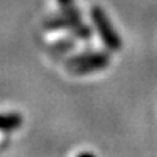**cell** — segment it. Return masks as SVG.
<instances>
[{
	"label": "cell",
	"mask_w": 157,
	"mask_h": 157,
	"mask_svg": "<svg viewBox=\"0 0 157 157\" xmlns=\"http://www.w3.org/2000/svg\"><path fill=\"white\" fill-rule=\"evenodd\" d=\"M67 69L70 73L75 75H82V73H90L93 70H101L108 66V56L102 52L93 53H82L78 56L70 58L66 63Z\"/></svg>",
	"instance_id": "6da1fadb"
},
{
	"label": "cell",
	"mask_w": 157,
	"mask_h": 157,
	"mask_svg": "<svg viewBox=\"0 0 157 157\" xmlns=\"http://www.w3.org/2000/svg\"><path fill=\"white\" fill-rule=\"evenodd\" d=\"M92 20L101 35V40L104 41V44L110 51H119L121 49V40L117 37V34L114 32V29L111 28L108 18L105 17L102 8L99 6H93L92 8Z\"/></svg>",
	"instance_id": "7a4b0ae2"
},
{
	"label": "cell",
	"mask_w": 157,
	"mask_h": 157,
	"mask_svg": "<svg viewBox=\"0 0 157 157\" xmlns=\"http://www.w3.org/2000/svg\"><path fill=\"white\" fill-rule=\"evenodd\" d=\"M21 122H23L21 116H20L18 113H15V111H9V113L2 114V117H0L2 133L6 134V133H9V131H14V130L20 128V127H21Z\"/></svg>",
	"instance_id": "3957f363"
},
{
	"label": "cell",
	"mask_w": 157,
	"mask_h": 157,
	"mask_svg": "<svg viewBox=\"0 0 157 157\" xmlns=\"http://www.w3.org/2000/svg\"><path fill=\"white\" fill-rule=\"evenodd\" d=\"M56 2L59 3V6H63V8L66 9L67 17H70V18H73V20H78V21H79V15H78L76 9H75V8H72V0H56Z\"/></svg>",
	"instance_id": "277c9868"
}]
</instances>
